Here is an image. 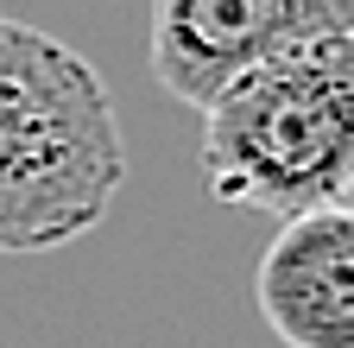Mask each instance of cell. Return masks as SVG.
I'll return each instance as SVG.
<instances>
[{"mask_svg": "<svg viewBox=\"0 0 354 348\" xmlns=\"http://www.w3.org/2000/svg\"><path fill=\"white\" fill-rule=\"evenodd\" d=\"M120 184L127 140L95 64L0 13V259L82 241Z\"/></svg>", "mask_w": 354, "mask_h": 348, "instance_id": "cell-1", "label": "cell"}, {"mask_svg": "<svg viewBox=\"0 0 354 348\" xmlns=\"http://www.w3.org/2000/svg\"><path fill=\"white\" fill-rule=\"evenodd\" d=\"M215 203L291 222L348 203L354 178V32H323L241 70L196 108Z\"/></svg>", "mask_w": 354, "mask_h": 348, "instance_id": "cell-2", "label": "cell"}, {"mask_svg": "<svg viewBox=\"0 0 354 348\" xmlns=\"http://www.w3.org/2000/svg\"><path fill=\"white\" fill-rule=\"evenodd\" d=\"M323 32H354V0H152V76L203 108L241 70Z\"/></svg>", "mask_w": 354, "mask_h": 348, "instance_id": "cell-3", "label": "cell"}, {"mask_svg": "<svg viewBox=\"0 0 354 348\" xmlns=\"http://www.w3.org/2000/svg\"><path fill=\"white\" fill-rule=\"evenodd\" d=\"M253 304L285 348H354V215L348 203L279 222Z\"/></svg>", "mask_w": 354, "mask_h": 348, "instance_id": "cell-4", "label": "cell"}]
</instances>
